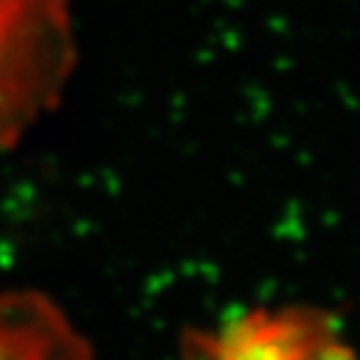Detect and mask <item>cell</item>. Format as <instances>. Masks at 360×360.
<instances>
[{
    "instance_id": "2",
    "label": "cell",
    "mask_w": 360,
    "mask_h": 360,
    "mask_svg": "<svg viewBox=\"0 0 360 360\" xmlns=\"http://www.w3.org/2000/svg\"><path fill=\"white\" fill-rule=\"evenodd\" d=\"M313 326L300 318H248L223 338L195 343L198 355L208 360H313Z\"/></svg>"
},
{
    "instance_id": "1",
    "label": "cell",
    "mask_w": 360,
    "mask_h": 360,
    "mask_svg": "<svg viewBox=\"0 0 360 360\" xmlns=\"http://www.w3.org/2000/svg\"><path fill=\"white\" fill-rule=\"evenodd\" d=\"M73 0H0V153L58 108L78 63Z\"/></svg>"
}]
</instances>
